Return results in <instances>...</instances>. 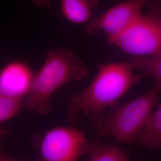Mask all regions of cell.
<instances>
[{
	"label": "cell",
	"instance_id": "6",
	"mask_svg": "<svg viewBox=\"0 0 161 161\" xmlns=\"http://www.w3.org/2000/svg\"><path fill=\"white\" fill-rule=\"evenodd\" d=\"M148 0H127L111 7L86 25L88 34L103 32L108 39L120 34L140 15Z\"/></svg>",
	"mask_w": 161,
	"mask_h": 161
},
{
	"label": "cell",
	"instance_id": "9",
	"mask_svg": "<svg viewBox=\"0 0 161 161\" xmlns=\"http://www.w3.org/2000/svg\"><path fill=\"white\" fill-rule=\"evenodd\" d=\"M137 142L149 149L161 150V104L150 113L138 135Z\"/></svg>",
	"mask_w": 161,
	"mask_h": 161
},
{
	"label": "cell",
	"instance_id": "7",
	"mask_svg": "<svg viewBox=\"0 0 161 161\" xmlns=\"http://www.w3.org/2000/svg\"><path fill=\"white\" fill-rule=\"evenodd\" d=\"M34 74L31 67L23 60L7 63L0 69V92L25 100L30 92Z\"/></svg>",
	"mask_w": 161,
	"mask_h": 161
},
{
	"label": "cell",
	"instance_id": "10",
	"mask_svg": "<svg viewBox=\"0 0 161 161\" xmlns=\"http://www.w3.org/2000/svg\"><path fill=\"white\" fill-rule=\"evenodd\" d=\"M90 161H128L130 156L121 148L96 141H88L85 154Z\"/></svg>",
	"mask_w": 161,
	"mask_h": 161
},
{
	"label": "cell",
	"instance_id": "1",
	"mask_svg": "<svg viewBox=\"0 0 161 161\" xmlns=\"http://www.w3.org/2000/svg\"><path fill=\"white\" fill-rule=\"evenodd\" d=\"M144 76L143 74H134L132 67L127 62L100 64L91 83L70 98L66 121L74 124L80 114L94 116L103 113Z\"/></svg>",
	"mask_w": 161,
	"mask_h": 161
},
{
	"label": "cell",
	"instance_id": "5",
	"mask_svg": "<svg viewBox=\"0 0 161 161\" xmlns=\"http://www.w3.org/2000/svg\"><path fill=\"white\" fill-rule=\"evenodd\" d=\"M87 140L83 131L73 127H54L47 131L38 145L45 161H76L85 154Z\"/></svg>",
	"mask_w": 161,
	"mask_h": 161
},
{
	"label": "cell",
	"instance_id": "15",
	"mask_svg": "<svg viewBox=\"0 0 161 161\" xmlns=\"http://www.w3.org/2000/svg\"></svg>",
	"mask_w": 161,
	"mask_h": 161
},
{
	"label": "cell",
	"instance_id": "3",
	"mask_svg": "<svg viewBox=\"0 0 161 161\" xmlns=\"http://www.w3.org/2000/svg\"><path fill=\"white\" fill-rule=\"evenodd\" d=\"M161 92L157 84L144 94L112 111L92 116V125L98 136H109L122 144L137 142L138 135L153 111Z\"/></svg>",
	"mask_w": 161,
	"mask_h": 161
},
{
	"label": "cell",
	"instance_id": "8",
	"mask_svg": "<svg viewBox=\"0 0 161 161\" xmlns=\"http://www.w3.org/2000/svg\"><path fill=\"white\" fill-rule=\"evenodd\" d=\"M61 12L71 23H86L97 8L99 0H60Z\"/></svg>",
	"mask_w": 161,
	"mask_h": 161
},
{
	"label": "cell",
	"instance_id": "11",
	"mask_svg": "<svg viewBox=\"0 0 161 161\" xmlns=\"http://www.w3.org/2000/svg\"><path fill=\"white\" fill-rule=\"evenodd\" d=\"M132 69L140 70L144 76H150L155 79L156 84L161 87V57H133L128 60Z\"/></svg>",
	"mask_w": 161,
	"mask_h": 161
},
{
	"label": "cell",
	"instance_id": "14",
	"mask_svg": "<svg viewBox=\"0 0 161 161\" xmlns=\"http://www.w3.org/2000/svg\"><path fill=\"white\" fill-rule=\"evenodd\" d=\"M5 133H6V131H5L3 129H2V128H0V137H1V136H4V135L5 134Z\"/></svg>",
	"mask_w": 161,
	"mask_h": 161
},
{
	"label": "cell",
	"instance_id": "12",
	"mask_svg": "<svg viewBox=\"0 0 161 161\" xmlns=\"http://www.w3.org/2000/svg\"><path fill=\"white\" fill-rule=\"evenodd\" d=\"M24 99L11 97L0 92V124L14 118L21 109Z\"/></svg>",
	"mask_w": 161,
	"mask_h": 161
},
{
	"label": "cell",
	"instance_id": "13",
	"mask_svg": "<svg viewBox=\"0 0 161 161\" xmlns=\"http://www.w3.org/2000/svg\"><path fill=\"white\" fill-rule=\"evenodd\" d=\"M34 2L36 4L44 8H49L52 6V1L51 0H31Z\"/></svg>",
	"mask_w": 161,
	"mask_h": 161
},
{
	"label": "cell",
	"instance_id": "2",
	"mask_svg": "<svg viewBox=\"0 0 161 161\" xmlns=\"http://www.w3.org/2000/svg\"><path fill=\"white\" fill-rule=\"evenodd\" d=\"M88 70L75 54L64 48L49 51L40 69L35 72L30 92L25 99L30 112L46 115L52 110L53 95L72 80H82Z\"/></svg>",
	"mask_w": 161,
	"mask_h": 161
},
{
	"label": "cell",
	"instance_id": "4",
	"mask_svg": "<svg viewBox=\"0 0 161 161\" xmlns=\"http://www.w3.org/2000/svg\"><path fill=\"white\" fill-rule=\"evenodd\" d=\"M107 40L133 57H161V20L142 14L120 34Z\"/></svg>",
	"mask_w": 161,
	"mask_h": 161
}]
</instances>
